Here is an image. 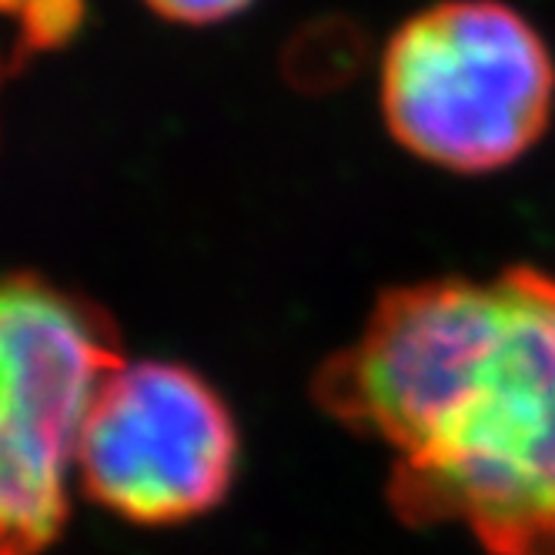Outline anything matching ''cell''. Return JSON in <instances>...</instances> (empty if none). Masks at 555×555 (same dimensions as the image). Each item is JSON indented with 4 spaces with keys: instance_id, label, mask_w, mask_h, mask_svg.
Segmentation results:
<instances>
[{
    "instance_id": "6da1fadb",
    "label": "cell",
    "mask_w": 555,
    "mask_h": 555,
    "mask_svg": "<svg viewBox=\"0 0 555 555\" xmlns=\"http://www.w3.org/2000/svg\"><path fill=\"white\" fill-rule=\"evenodd\" d=\"M311 399L388 452L399 522L462 526L486 555H555V274L385 288Z\"/></svg>"
},
{
    "instance_id": "7a4b0ae2",
    "label": "cell",
    "mask_w": 555,
    "mask_h": 555,
    "mask_svg": "<svg viewBox=\"0 0 555 555\" xmlns=\"http://www.w3.org/2000/svg\"><path fill=\"white\" fill-rule=\"evenodd\" d=\"M378 104L391 141L452 175L505 171L555 117V57L505 0H439L388 37Z\"/></svg>"
},
{
    "instance_id": "3957f363",
    "label": "cell",
    "mask_w": 555,
    "mask_h": 555,
    "mask_svg": "<svg viewBox=\"0 0 555 555\" xmlns=\"http://www.w3.org/2000/svg\"><path fill=\"white\" fill-rule=\"evenodd\" d=\"M121 335L94 301L0 274V555H41L67 522V472Z\"/></svg>"
},
{
    "instance_id": "277c9868",
    "label": "cell",
    "mask_w": 555,
    "mask_h": 555,
    "mask_svg": "<svg viewBox=\"0 0 555 555\" xmlns=\"http://www.w3.org/2000/svg\"><path fill=\"white\" fill-rule=\"evenodd\" d=\"M237 455V422L208 378L175 362H121L94 395L74 468L107 512L178 526L228 499Z\"/></svg>"
},
{
    "instance_id": "5b68a950",
    "label": "cell",
    "mask_w": 555,
    "mask_h": 555,
    "mask_svg": "<svg viewBox=\"0 0 555 555\" xmlns=\"http://www.w3.org/2000/svg\"><path fill=\"white\" fill-rule=\"evenodd\" d=\"M85 17V0H0V94L48 48L64 44Z\"/></svg>"
},
{
    "instance_id": "8992f818",
    "label": "cell",
    "mask_w": 555,
    "mask_h": 555,
    "mask_svg": "<svg viewBox=\"0 0 555 555\" xmlns=\"http://www.w3.org/2000/svg\"><path fill=\"white\" fill-rule=\"evenodd\" d=\"M144 4L162 14L175 24H188V27H208V24H221L231 21L242 11H248L255 0H144Z\"/></svg>"
}]
</instances>
